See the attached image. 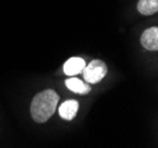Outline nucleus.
<instances>
[{
  "mask_svg": "<svg viewBox=\"0 0 158 148\" xmlns=\"http://www.w3.org/2000/svg\"><path fill=\"white\" fill-rule=\"evenodd\" d=\"M59 95L53 90H45L38 93L31 102V115L35 122H46L54 114Z\"/></svg>",
  "mask_w": 158,
  "mask_h": 148,
  "instance_id": "1",
  "label": "nucleus"
},
{
  "mask_svg": "<svg viewBox=\"0 0 158 148\" xmlns=\"http://www.w3.org/2000/svg\"><path fill=\"white\" fill-rule=\"evenodd\" d=\"M65 85L70 90H72L74 93H78V94H87L91 90V86L85 84L84 81H81L78 78H69V79H66Z\"/></svg>",
  "mask_w": 158,
  "mask_h": 148,
  "instance_id": "6",
  "label": "nucleus"
},
{
  "mask_svg": "<svg viewBox=\"0 0 158 148\" xmlns=\"http://www.w3.org/2000/svg\"><path fill=\"white\" fill-rule=\"evenodd\" d=\"M137 8L140 14L151 15L158 11V0H139Z\"/></svg>",
  "mask_w": 158,
  "mask_h": 148,
  "instance_id": "7",
  "label": "nucleus"
},
{
  "mask_svg": "<svg viewBox=\"0 0 158 148\" xmlns=\"http://www.w3.org/2000/svg\"><path fill=\"white\" fill-rule=\"evenodd\" d=\"M85 66L86 65L84 59L73 57V58L69 59L64 64V73L69 77H73V75H77V74L84 71Z\"/></svg>",
  "mask_w": 158,
  "mask_h": 148,
  "instance_id": "4",
  "label": "nucleus"
},
{
  "mask_svg": "<svg viewBox=\"0 0 158 148\" xmlns=\"http://www.w3.org/2000/svg\"><path fill=\"white\" fill-rule=\"evenodd\" d=\"M79 108V103L77 100H67L63 102L59 107V115L65 120H72L76 116Z\"/></svg>",
  "mask_w": 158,
  "mask_h": 148,
  "instance_id": "5",
  "label": "nucleus"
},
{
  "mask_svg": "<svg viewBox=\"0 0 158 148\" xmlns=\"http://www.w3.org/2000/svg\"><path fill=\"white\" fill-rule=\"evenodd\" d=\"M142 46L148 51H157L158 50V28L150 27L145 30L140 37Z\"/></svg>",
  "mask_w": 158,
  "mask_h": 148,
  "instance_id": "3",
  "label": "nucleus"
},
{
  "mask_svg": "<svg viewBox=\"0 0 158 148\" xmlns=\"http://www.w3.org/2000/svg\"><path fill=\"white\" fill-rule=\"evenodd\" d=\"M107 73V67L104 61L96 59L84 68V79L87 84H97Z\"/></svg>",
  "mask_w": 158,
  "mask_h": 148,
  "instance_id": "2",
  "label": "nucleus"
}]
</instances>
